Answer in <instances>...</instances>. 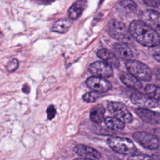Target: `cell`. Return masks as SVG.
<instances>
[{
	"label": "cell",
	"instance_id": "6da1fadb",
	"mask_svg": "<svg viewBox=\"0 0 160 160\" xmlns=\"http://www.w3.org/2000/svg\"><path fill=\"white\" fill-rule=\"evenodd\" d=\"M129 31L131 36L142 46L154 48L160 44V36L158 32L141 20L132 21Z\"/></svg>",
	"mask_w": 160,
	"mask_h": 160
},
{
	"label": "cell",
	"instance_id": "7a4b0ae2",
	"mask_svg": "<svg viewBox=\"0 0 160 160\" xmlns=\"http://www.w3.org/2000/svg\"><path fill=\"white\" fill-rule=\"evenodd\" d=\"M107 142L113 151L120 154L132 155L136 151L134 142L126 138L111 136L107 139Z\"/></svg>",
	"mask_w": 160,
	"mask_h": 160
},
{
	"label": "cell",
	"instance_id": "3957f363",
	"mask_svg": "<svg viewBox=\"0 0 160 160\" xmlns=\"http://www.w3.org/2000/svg\"><path fill=\"white\" fill-rule=\"evenodd\" d=\"M129 72L139 80L149 81L152 78L151 69L145 64L136 60H128L125 62Z\"/></svg>",
	"mask_w": 160,
	"mask_h": 160
},
{
	"label": "cell",
	"instance_id": "277c9868",
	"mask_svg": "<svg viewBox=\"0 0 160 160\" xmlns=\"http://www.w3.org/2000/svg\"><path fill=\"white\" fill-rule=\"evenodd\" d=\"M108 111L114 116L124 123H130L132 121V116L127 107L120 102L111 101L108 103Z\"/></svg>",
	"mask_w": 160,
	"mask_h": 160
},
{
	"label": "cell",
	"instance_id": "5b68a950",
	"mask_svg": "<svg viewBox=\"0 0 160 160\" xmlns=\"http://www.w3.org/2000/svg\"><path fill=\"white\" fill-rule=\"evenodd\" d=\"M109 34L113 38L122 41L129 39L131 34L126 25L119 21L111 19L107 26Z\"/></svg>",
	"mask_w": 160,
	"mask_h": 160
},
{
	"label": "cell",
	"instance_id": "8992f818",
	"mask_svg": "<svg viewBox=\"0 0 160 160\" xmlns=\"http://www.w3.org/2000/svg\"><path fill=\"white\" fill-rule=\"evenodd\" d=\"M132 137L140 145L150 150L157 149L160 146L155 135L145 131H136L134 132Z\"/></svg>",
	"mask_w": 160,
	"mask_h": 160
},
{
	"label": "cell",
	"instance_id": "52a82bcc",
	"mask_svg": "<svg viewBox=\"0 0 160 160\" xmlns=\"http://www.w3.org/2000/svg\"><path fill=\"white\" fill-rule=\"evenodd\" d=\"M130 100L131 102L140 107V108H154L157 107L158 105L157 101L151 98L147 94L139 92L132 93L130 96Z\"/></svg>",
	"mask_w": 160,
	"mask_h": 160
},
{
	"label": "cell",
	"instance_id": "ba28073f",
	"mask_svg": "<svg viewBox=\"0 0 160 160\" xmlns=\"http://www.w3.org/2000/svg\"><path fill=\"white\" fill-rule=\"evenodd\" d=\"M86 83L88 87L90 89L99 93L107 92L112 88V85L109 81L104 78L94 76L88 78Z\"/></svg>",
	"mask_w": 160,
	"mask_h": 160
},
{
	"label": "cell",
	"instance_id": "9c48e42d",
	"mask_svg": "<svg viewBox=\"0 0 160 160\" xmlns=\"http://www.w3.org/2000/svg\"><path fill=\"white\" fill-rule=\"evenodd\" d=\"M89 71L94 76L99 78H108L112 74V68L103 61H95L91 64Z\"/></svg>",
	"mask_w": 160,
	"mask_h": 160
},
{
	"label": "cell",
	"instance_id": "30bf717a",
	"mask_svg": "<svg viewBox=\"0 0 160 160\" xmlns=\"http://www.w3.org/2000/svg\"><path fill=\"white\" fill-rule=\"evenodd\" d=\"M74 151L82 158L97 160L101 158L100 152L96 149L84 144H78L74 148Z\"/></svg>",
	"mask_w": 160,
	"mask_h": 160
},
{
	"label": "cell",
	"instance_id": "8fae6325",
	"mask_svg": "<svg viewBox=\"0 0 160 160\" xmlns=\"http://www.w3.org/2000/svg\"><path fill=\"white\" fill-rule=\"evenodd\" d=\"M142 21L152 29L160 30V13L154 10H146L141 15Z\"/></svg>",
	"mask_w": 160,
	"mask_h": 160
},
{
	"label": "cell",
	"instance_id": "7c38bea8",
	"mask_svg": "<svg viewBox=\"0 0 160 160\" xmlns=\"http://www.w3.org/2000/svg\"><path fill=\"white\" fill-rule=\"evenodd\" d=\"M136 113L146 123L151 124H160V112H159L139 108L136 109Z\"/></svg>",
	"mask_w": 160,
	"mask_h": 160
},
{
	"label": "cell",
	"instance_id": "4fadbf2b",
	"mask_svg": "<svg viewBox=\"0 0 160 160\" xmlns=\"http://www.w3.org/2000/svg\"><path fill=\"white\" fill-rule=\"evenodd\" d=\"M113 48L116 54L121 58L131 60L135 57V51L133 48L126 43H116Z\"/></svg>",
	"mask_w": 160,
	"mask_h": 160
},
{
	"label": "cell",
	"instance_id": "5bb4252c",
	"mask_svg": "<svg viewBox=\"0 0 160 160\" xmlns=\"http://www.w3.org/2000/svg\"><path fill=\"white\" fill-rule=\"evenodd\" d=\"M98 56L102 59L103 62L112 68H118L119 66V61L116 56L107 49H101L98 51Z\"/></svg>",
	"mask_w": 160,
	"mask_h": 160
},
{
	"label": "cell",
	"instance_id": "9a60e30c",
	"mask_svg": "<svg viewBox=\"0 0 160 160\" xmlns=\"http://www.w3.org/2000/svg\"><path fill=\"white\" fill-rule=\"evenodd\" d=\"M87 1L84 0H79L76 1L69 9L68 14L71 20H76L78 19L83 11L86 8Z\"/></svg>",
	"mask_w": 160,
	"mask_h": 160
},
{
	"label": "cell",
	"instance_id": "2e32d148",
	"mask_svg": "<svg viewBox=\"0 0 160 160\" xmlns=\"http://www.w3.org/2000/svg\"><path fill=\"white\" fill-rule=\"evenodd\" d=\"M119 78L123 84L129 88L140 89L142 87L141 82L129 72H122L120 73Z\"/></svg>",
	"mask_w": 160,
	"mask_h": 160
},
{
	"label": "cell",
	"instance_id": "e0dca14e",
	"mask_svg": "<svg viewBox=\"0 0 160 160\" xmlns=\"http://www.w3.org/2000/svg\"><path fill=\"white\" fill-rule=\"evenodd\" d=\"M72 21L69 19H61L56 21L51 28V31L59 34L66 32L70 28Z\"/></svg>",
	"mask_w": 160,
	"mask_h": 160
},
{
	"label": "cell",
	"instance_id": "ac0fdd59",
	"mask_svg": "<svg viewBox=\"0 0 160 160\" xmlns=\"http://www.w3.org/2000/svg\"><path fill=\"white\" fill-rule=\"evenodd\" d=\"M104 108L101 104L96 105L94 106L90 111V119L96 123H100L104 120Z\"/></svg>",
	"mask_w": 160,
	"mask_h": 160
},
{
	"label": "cell",
	"instance_id": "d6986e66",
	"mask_svg": "<svg viewBox=\"0 0 160 160\" xmlns=\"http://www.w3.org/2000/svg\"><path fill=\"white\" fill-rule=\"evenodd\" d=\"M104 122L107 127L112 130H122L124 123L114 117H108L104 119Z\"/></svg>",
	"mask_w": 160,
	"mask_h": 160
},
{
	"label": "cell",
	"instance_id": "ffe728a7",
	"mask_svg": "<svg viewBox=\"0 0 160 160\" xmlns=\"http://www.w3.org/2000/svg\"><path fill=\"white\" fill-rule=\"evenodd\" d=\"M147 95L156 101H160V86L154 84H148L145 88Z\"/></svg>",
	"mask_w": 160,
	"mask_h": 160
},
{
	"label": "cell",
	"instance_id": "44dd1931",
	"mask_svg": "<svg viewBox=\"0 0 160 160\" xmlns=\"http://www.w3.org/2000/svg\"><path fill=\"white\" fill-rule=\"evenodd\" d=\"M120 4L122 8H123L128 12H134L136 11L137 4L132 1H122L120 2Z\"/></svg>",
	"mask_w": 160,
	"mask_h": 160
},
{
	"label": "cell",
	"instance_id": "7402d4cb",
	"mask_svg": "<svg viewBox=\"0 0 160 160\" xmlns=\"http://www.w3.org/2000/svg\"><path fill=\"white\" fill-rule=\"evenodd\" d=\"M101 96L102 95L101 93L95 92V91H91V92H88L85 93L83 95L82 98L84 101H85L86 102H92L96 101L98 99L100 98Z\"/></svg>",
	"mask_w": 160,
	"mask_h": 160
},
{
	"label": "cell",
	"instance_id": "603a6c76",
	"mask_svg": "<svg viewBox=\"0 0 160 160\" xmlns=\"http://www.w3.org/2000/svg\"><path fill=\"white\" fill-rule=\"evenodd\" d=\"M18 67H19V61L16 58H14L12 60L8 61L5 66L6 70L11 72L16 71Z\"/></svg>",
	"mask_w": 160,
	"mask_h": 160
},
{
	"label": "cell",
	"instance_id": "cb8c5ba5",
	"mask_svg": "<svg viewBox=\"0 0 160 160\" xmlns=\"http://www.w3.org/2000/svg\"><path fill=\"white\" fill-rule=\"evenodd\" d=\"M128 160H155V159L146 154H132Z\"/></svg>",
	"mask_w": 160,
	"mask_h": 160
},
{
	"label": "cell",
	"instance_id": "d4e9b609",
	"mask_svg": "<svg viewBox=\"0 0 160 160\" xmlns=\"http://www.w3.org/2000/svg\"><path fill=\"white\" fill-rule=\"evenodd\" d=\"M46 113L48 119L49 120L52 119L55 117L56 114V109L53 104H51L46 109Z\"/></svg>",
	"mask_w": 160,
	"mask_h": 160
},
{
	"label": "cell",
	"instance_id": "484cf974",
	"mask_svg": "<svg viewBox=\"0 0 160 160\" xmlns=\"http://www.w3.org/2000/svg\"><path fill=\"white\" fill-rule=\"evenodd\" d=\"M151 55L154 59L160 62V46L151 48Z\"/></svg>",
	"mask_w": 160,
	"mask_h": 160
},
{
	"label": "cell",
	"instance_id": "4316f807",
	"mask_svg": "<svg viewBox=\"0 0 160 160\" xmlns=\"http://www.w3.org/2000/svg\"><path fill=\"white\" fill-rule=\"evenodd\" d=\"M147 6L158 8L160 6V0H145L143 1Z\"/></svg>",
	"mask_w": 160,
	"mask_h": 160
},
{
	"label": "cell",
	"instance_id": "83f0119b",
	"mask_svg": "<svg viewBox=\"0 0 160 160\" xmlns=\"http://www.w3.org/2000/svg\"><path fill=\"white\" fill-rule=\"evenodd\" d=\"M30 91H31V87L29 86V85L28 83L24 84L22 87V91L26 94H29L30 92Z\"/></svg>",
	"mask_w": 160,
	"mask_h": 160
},
{
	"label": "cell",
	"instance_id": "f1b7e54d",
	"mask_svg": "<svg viewBox=\"0 0 160 160\" xmlns=\"http://www.w3.org/2000/svg\"><path fill=\"white\" fill-rule=\"evenodd\" d=\"M154 135L156 136V137L158 139V141L159 142V144H160V128H158L155 129Z\"/></svg>",
	"mask_w": 160,
	"mask_h": 160
},
{
	"label": "cell",
	"instance_id": "f546056e",
	"mask_svg": "<svg viewBox=\"0 0 160 160\" xmlns=\"http://www.w3.org/2000/svg\"><path fill=\"white\" fill-rule=\"evenodd\" d=\"M53 1H36V2L38 4H49L53 2Z\"/></svg>",
	"mask_w": 160,
	"mask_h": 160
},
{
	"label": "cell",
	"instance_id": "4dcf8cb0",
	"mask_svg": "<svg viewBox=\"0 0 160 160\" xmlns=\"http://www.w3.org/2000/svg\"><path fill=\"white\" fill-rule=\"evenodd\" d=\"M156 76L158 78L159 80H160V68H158L156 71Z\"/></svg>",
	"mask_w": 160,
	"mask_h": 160
},
{
	"label": "cell",
	"instance_id": "1f68e13d",
	"mask_svg": "<svg viewBox=\"0 0 160 160\" xmlns=\"http://www.w3.org/2000/svg\"><path fill=\"white\" fill-rule=\"evenodd\" d=\"M74 160H92V159H86V158H77L74 159Z\"/></svg>",
	"mask_w": 160,
	"mask_h": 160
},
{
	"label": "cell",
	"instance_id": "d6a6232c",
	"mask_svg": "<svg viewBox=\"0 0 160 160\" xmlns=\"http://www.w3.org/2000/svg\"><path fill=\"white\" fill-rule=\"evenodd\" d=\"M155 159V160H160V154H156V157L154 158Z\"/></svg>",
	"mask_w": 160,
	"mask_h": 160
},
{
	"label": "cell",
	"instance_id": "836d02e7",
	"mask_svg": "<svg viewBox=\"0 0 160 160\" xmlns=\"http://www.w3.org/2000/svg\"><path fill=\"white\" fill-rule=\"evenodd\" d=\"M2 32H1V31H0V39H1V38L2 37Z\"/></svg>",
	"mask_w": 160,
	"mask_h": 160
}]
</instances>
